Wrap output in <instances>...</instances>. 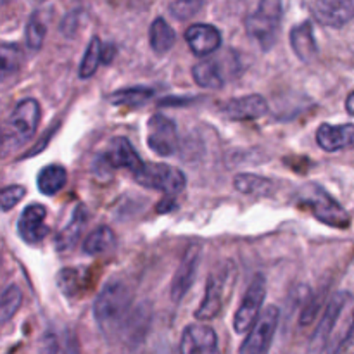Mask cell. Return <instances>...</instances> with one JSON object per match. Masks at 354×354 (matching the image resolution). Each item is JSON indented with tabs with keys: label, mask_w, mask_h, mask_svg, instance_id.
Returning <instances> with one entry per match:
<instances>
[{
	"label": "cell",
	"mask_w": 354,
	"mask_h": 354,
	"mask_svg": "<svg viewBox=\"0 0 354 354\" xmlns=\"http://www.w3.org/2000/svg\"><path fill=\"white\" fill-rule=\"evenodd\" d=\"M133 310V290L121 279L109 280L93 301L95 324L109 342L123 337Z\"/></svg>",
	"instance_id": "1"
},
{
	"label": "cell",
	"mask_w": 354,
	"mask_h": 354,
	"mask_svg": "<svg viewBox=\"0 0 354 354\" xmlns=\"http://www.w3.org/2000/svg\"><path fill=\"white\" fill-rule=\"evenodd\" d=\"M235 280H237V268L232 261H223L213 270L207 279L203 303L196 311L197 320H213L223 311L225 304L228 303L234 292Z\"/></svg>",
	"instance_id": "2"
},
{
	"label": "cell",
	"mask_w": 354,
	"mask_h": 354,
	"mask_svg": "<svg viewBox=\"0 0 354 354\" xmlns=\"http://www.w3.org/2000/svg\"><path fill=\"white\" fill-rule=\"evenodd\" d=\"M38 123H40V104L35 99H23L17 102L3 124L6 152L23 147L35 135Z\"/></svg>",
	"instance_id": "3"
},
{
	"label": "cell",
	"mask_w": 354,
	"mask_h": 354,
	"mask_svg": "<svg viewBox=\"0 0 354 354\" xmlns=\"http://www.w3.org/2000/svg\"><path fill=\"white\" fill-rule=\"evenodd\" d=\"M282 14V0H259L258 9L245 19V31L263 50H270L275 45Z\"/></svg>",
	"instance_id": "4"
},
{
	"label": "cell",
	"mask_w": 354,
	"mask_h": 354,
	"mask_svg": "<svg viewBox=\"0 0 354 354\" xmlns=\"http://www.w3.org/2000/svg\"><path fill=\"white\" fill-rule=\"evenodd\" d=\"M299 201L322 223L328 225V227L341 228V230L349 227L348 211L327 190L322 189L320 185L310 183V185L303 187V190L299 194Z\"/></svg>",
	"instance_id": "5"
},
{
	"label": "cell",
	"mask_w": 354,
	"mask_h": 354,
	"mask_svg": "<svg viewBox=\"0 0 354 354\" xmlns=\"http://www.w3.org/2000/svg\"><path fill=\"white\" fill-rule=\"evenodd\" d=\"M137 183H140L145 189H154L159 192H165L166 196H178L183 192L187 185V178L183 171L166 162H152L145 165L142 171L135 175Z\"/></svg>",
	"instance_id": "6"
},
{
	"label": "cell",
	"mask_w": 354,
	"mask_h": 354,
	"mask_svg": "<svg viewBox=\"0 0 354 354\" xmlns=\"http://www.w3.org/2000/svg\"><path fill=\"white\" fill-rule=\"evenodd\" d=\"M280 311L275 306H268L261 311L258 320L254 322L252 328L249 330V335L242 342L241 351L242 354H261L270 349L273 342L277 327H279Z\"/></svg>",
	"instance_id": "7"
},
{
	"label": "cell",
	"mask_w": 354,
	"mask_h": 354,
	"mask_svg": "<svg viewBox=\"0 0 354 354\" xmlns=\"http://www.w3.org/2000/svg\"><path fill=\"white\" fill-rule=\"evenodd\" d=\"M147 145L159 158H169L178 149L175 121L165 114H152L147 121Z\"/></svg>",
	"instance_id": "8"
},
{
	"label": "cell",
	"mask_w": 354,
	"mask_h": 354,
	"mask_svg": "<svg viewBox=\"0 0 354 354\" xmlns=\"http://www.w3.org/2000/svg\"><path fill=\"white\" fill-rule=\"evenodd\" d=\"M266 297V282L263 275H256L251 282L249 289L245 290L244 299L239 306L237 313L234 317V330L237 334H245L252 328L254 322L261 315L263 303Z\"/></svg>",
	"instance_id": "9"
},
{
	"label": "cell",
	"mask_w": 354,
	"mask_h": 354,
	"mask_svg": "<svg viewBox=\"0 0 354 354\" xmlns=\"http://www.w3.org/2000/svg\"><path fill=\"white\" fill-rule=\"evenodd\" d=\"M349 299H351V294L344 292V290H341V292L334 294V296L330 297L327 308H325L324 317H322L320 324H318L317 330H315L313 337H311V344H310L311 353L327 351V342L330 341L332 332H334L335 325H337L344 308L348 306Z\"/></svg>",
	"instance_id": "10"
},
{
	"label": "cell",
	"mask_w": 354,
	"mask_h": 354,
	"mask_svg": "<svg viewBox=\"0 0 354 354\" xmlns=\"http://www.w3.org/2000/svg\"><path fill=\"white\" fill-rule=\"evenodd\" d=\"M201 254H203L201 244L189 245V249L183 254L182 263H180L178 270H176L175 277L171 280V299L175 303L182 301L185 297V294L190 290V287H192L197 275V270H199Z\"/></svg>",
	"instance_id": "11"
},
{
	"label": "cell",
	"mask_w": 354,
	"mask_h": 354,
	"mask_svg": "<svg viewBox=\"0 0 354 354\" xmlns=\"http://www.w3.org/2000/svg\"><path fill=\"white\" fill-rule=\"evenodd\" d=\"M47 209L41 204H30L24 207L17 220V234L26 244H40L48 235V227L45 225Z\"/></svg>",
	"instance_id": "12"
},
{
	"label": "cell",
	"mask_w": 354,
	"mask_h": 354,
	"mask_svg": "<svg viewBox=\"0 0 354 354\" xmlns=\"http://www.w3.org/2000/svg\"><path fill=\"white\" fill-rule=\"evenodd\" d=\"M313 16L327 28H342L354 17V0H315Z\"/></svg>",
	"instance_id": "13"
},
{
	"label": "cell",
	"mask_w": 354,
	"mask_h": 354,
	"mask_svg": "<svg viewBox=\"0 0 354 354\" xmlns=\"http://www.w3.org/2000/svg\"><path fill=\"white\" fill-rule=\"evenodd\" d=\"M221 113L232 121H252L268 113V102L259 93H251L225 102Z\"/></svg>",
	"instance_id": "14"
},
{
	"label": "cell",
	"mask_w": 354,
	"mask_h": 354,
	"mask_svg": "<svg viewBox=\"0 0 354 354\" xmlns=\"http://www.w3.org/2000/svg\"><path fill=\"white\" fill-rule=\"evenodd\" d=\"M185 41L194 55L207 57L221 47V33L213 24L197 23L187 28Z\"/></svg>",
	"instance_id": "15"
},
{
	"label": "cell",
	"mask_w": 354,
	"mask_h": 354,
	"mask_svg": "<svg viewBox=\"0 0 354 354\" xmlns=\"http://www.w3.org/2000/svg\"><path fill=\"white\" fill-rule=\"evenodd\" d=\"M183 354H211L218 351V335L207 325L192 324L185 327L180 342Z\"/></svg>",
	"instance_id": "16"
},
{
	"label": "cell",
	"mask_w": 354,
	"mask_h": 354,
	"mask_svg": "<svg viewBox=\"0 0 354 354\" xmlns=\"http://www.w3.org/2000/svg\"><path fill=\"white\" fill-rule=\"evenodd\" d=\"M102 154L113 168H127L130 169L133 175L142 171V168L145 166V162L142 161L138 152L135 151V147L131 145V142L128 140L127 137L111 138L109 147H107V151L102 152Z\"/></svg>",
	"instance_id": "17"
},
{
	"label": "cell",
	"mask_w": 354,
	"mask_h": 354,
	"mask_svg": "<svg viewBox=\"0 0 354 354\" xmlns=\"http://www.w3.org/2000/svg\"><path fill=\"white\" fill-rule=\"evenodd\" d=\"M317 142L325 152H339L354 147V124L324 123L317 130Z\"/></svg>",
	"instance_id": "18"
},
{
	"label": "cell",
	"mask_w": 354,
	"mask_h": 354,
	"mask_svg": "<svg viewBox=\"0 0 354 354\" xmlns=\"http://www.w3.org/2000/svg\"><path fill=\"white\" fill-rule=\"evenodd\" d=\"M194 82L201 86V88L207 90H218L225 85L227 82V66H225V57L218 55V57L204 59V61L197 62L192 68Z\"/></svg>",
	"instance_id": "19"
},
{
	"label": "cell",
	"mask_w": 354,
	"mask_h": 354,
	"mask_svg": "<svg viewBox=\"0 0 354 354\" xmlns=\"http://www.w3.org/2000/svg\"><path fill=\"white\" fill-rule=\"evenodd\" d=\"M86 220H88L86 207L83 206V204H78V206L75 207V211H73L69 223L66 225V227L59 232L57 237H55L54 241L55 251L61 252V254H64V252L68 251H73V248L78 244L80 237H82L83 230H85Z\"/></svg>",
	"instance_id": "20"
},
{
	"label": "cell",
	"mask_w": 354,
	"mask_h": 354,
	"mask_svg": "<svg viewBox=\"0 0 354 354\" xmlns=\"http://www.w3.org/2000/svg\"><path fill=\"white\" fill-rule=\"evenodd\" d=\"M290 47H292L294 54L297 55L301 62L304 64H310L317 59L318 55V44L315 40L313 26H311L310 21H304V23L297 24L290 31Z\"/></svg>",
	"instance_id": "21"
},
{
	"label": "cell",
	"mask_w": 354,
	"mask_h": 354,
	"mask_svg": "<svg viewBox=\"0 0 354 354\" xmlns=\"http://www.w3.org/2000/svg\"><path fill=\"white\" fill-rule=\"evenodd\" d=\"M234 187L244 196L251 197H270L275 192V183L265 176L252 175V173H241L235 175Z\"/></svg>",
	"instance_id": "22"
},
{
	"label": "cell",
	"mask_w": 354,
	"mask_h": 354,
	"mask_svg": "<svg viewBox=\"0 0 354 354\" xmlns=\"http://www.w3.org/2000/svg\"><path fill=\"white\" fill-rule=\"evenodd\" d=\"M176 41V33L171 28V24L165 19V17H156L152 21L151 28H149V44L151 48L156 54L162 55L168 50H171V47Z\"/></svg>",
	"instance_id": "23"
},
{
	"label": "cell",
	"mask_w": 354,
	"mask_h": 354,
	"mask_svg": "<svg viewBox=\"0 0 354 354\" xmlns=\"http://www.w3.org/2000/svg\"><path fill=\"white\" fill-rule=\"evenodd\" d=\"M68 183V171L61 165H47L40 169L37 178L38 190L44 196H55Z\"/></svg>",
	"instance_id": "24"
},
{
	"label": "cell",
	"mask_w": 354,
	"mask_h": 354,
	"mask_svg": "<svg viewBox=\"0 0 354 354\" xmlns=\"http://www.w3.org/2000/svg\"><path fill=\"white\" fill-rule=\"evenodd\" d=\"M114 244H116L114 232L106 225H102V227L95 228V230L86 235L82 249L86 256H100L104 252H109L114 248Z\"/></svg>",
	"instance_id": "25"
},
{
	"label": "cell",
	"mask_w": 354,
	"mask_h": 354,
	"mask_svg": "<svg viewBox=\"0 0 354 354\" xmlns=\"http://www.w3.org/2000/svg\"><path fill=\"white\" fill-rule=\"evenodd\" d=\"M154 97V90L151 86H130L114 92L109 97L113 106L120 107H142Z\"/></svg>",
	"instance_id": "26"
},
{
	"label": "cell",
	"mask_w": 354,
	"mask_h": 354,
	"mask_svg": "<svg viewBox=\"0 0 354 354\" xmlns=\"http://www.w3.org/2000/svg\"><path fill=\"white\" fill-rule=\"evenodd\" d=\"M102 41L99 37H92V40L88 41V47H86L85 55L82 59V64H80L78 75L82 80L90 78L93 73L97 71L99 64L102 62Z\"/></svg>",
	"instance_id": "27"
},
{
	"label": "cell",
	"mask_w": 354,
	"mask_h": 354,
	"mask_svg": "<svg viewBox=\"0 0 354 354\" xmlns=\"http://www.w3.org/2000/svg\"><path fill=\"white\" fill-rule=\"evenodd\" d=\"M23 303V292L17 286H9L2 292V299H0V324L6 325L10 318H14V315L17 313V310L21 308Z\"/></svg>",
	"instance_id": "28"
},
{
	"label": "cell",
	"mask_w": 354,
	"mask_h": 354,
	"mask_svg": "<svg viewBox=\"0 0 354 354\" xmlns=\"http://www.w3.org/2000/svg\"><path fill=\"white\" fill-rule=\"evenodd\" d=\"M0 57H2V78L7 80L9 76L16 75L21 68V61H23V52H21L17 44H2L0 48Z\"/></svg>",
	"instance_id": "29"
},
{
	"label": "cell",
	"mask_w": 354,
	"mask_h": 354,
	"mask_svg": "<svg viewBox=\"0 0 354 354\" xmlns=\"http://www.w3.org/2000/svg\"><path fill=\"white\" fill-rule=\"evenodd\" d=\"M57 286L66 297H76L82 290V273L76 268H62L57 275Z\"/></svg>",
	"instance_id": "30"
},
{
	"label": "cell",
	"mask_w": 354,
	"mask_h": 354,
	"mask_svg": "<svg viewBox=\"0 0 354 354\" xmlns=\"http://www.w3.org/2000/svg\"><path fill=\"white\" fill-rule=\"evenodd\" d=\"M45 35H47V26L44 21L40 19L38 14H33L26 24V45L30 50L38 52L45 41Z\"/></svg>",
	"instance_id": "31"
},
{
	"label": "cell",
	"mask_w": 354,
	"mask_h": 354,
	"mask_svg": "<svg viewBox=\"0 0 354 354\" xmlns=\"http://www.w3.org/2000/svg\"><path fill=\"white\" fill-rule=\"evenodd\" d=\"M204 6V0H175V2L169 6V12L175 19L187 21L192 16H196L201 10V7Z\"/></svg>",
	"instance_id": "32"
},
{
	"label": "cell",
	"mask_w": 354,
	"mask_h": 354,
	"mask_svg": "<svg viewBox=\"0 0 354 354\" xmlns=\"http://www.w3.org/2000/svg\"><path fill=\"white\" fill-rule=\"evenodd\" d=\"M26 196V189L23 185H9L2 190V196H0V201H2V211L7 213V211L12 209L17 203L23 201V197Z\"/></svg>",
	"instance_id": "33"
},
{
	"label": "cell",
	"mask_w": 354,
	"mask_h": 354,
	"mask_svg": "<svg viewBox=\"0 0 354 354\" xmlns=\"http://www.w3.org/2000/svg\"><path fill=\"white\" fill-rule=\"evenodd\" d=\"M354 348V311H353V322L349 325L348 332H346L344 339H342L341 346H339L337 351H346V349H351Z\"/></svg>",
	"instance_id": "34"
},
{
	"label": "cell",
	"mask_w": 354,
	"mask_h": 354,
	"mask_svg": "<svg viewBox=\"0 0 354 354\" xmlns=\"http://www.w3.org/2000/svg\"><path fill=\"white\" fill-rule=\"evenodd\" d=\"M116 55V47L113 44H104L102 45V64H111Z\"/></svg>",
	"instance_id": "35"
},
{
	"label": "cell",
	"mask_w": 354,
	"mask_h": 354,
	"mask_svg": "<svg viewBox=\"0 0 354 354\" xmlns=\"http://www.w3.org/2000/svg\"><path fill=\"white\" fill-rule=\"evenodd\" d=\"M175 207H176V203L173 201L171 196H168V199H162L161 204L158 206V213H165V211L166 213H169V211L175 209Z\"/></svg>",
	"instance_id": "36"
},
{
	"label": "cell",
	"mask_w": 354,
	"mask_h": 354,
	"mask_svg": "<svg viewBox=\"0 0 354 354\" xmlns=\"http://www.w3.org/2000/svg\"><path fill=\"white\" fill-rule=\"evenodd\" d=\"M346 109H348V113L354 116V90L351 93L348 95V99H346Z\"/></svg>",
	"instance_id": "37"
}]
</instances>
